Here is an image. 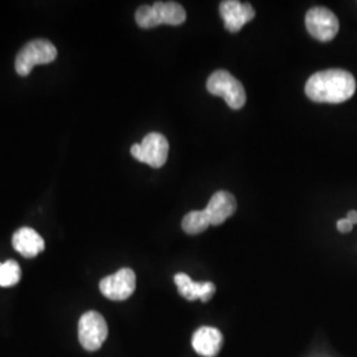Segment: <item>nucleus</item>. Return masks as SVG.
Segmentation results:
<instances>
[{
  "label": "nucleus",
  "mask_w": 357,
  "mask_h": 357,
  "mask_svg": "<svg viewBox=\"0 0 357 357\" xmlns=\"http://www.w3.org/2000/svg\"><path fill=\"white\" fill-rule=\"evenodd\" d=\"M355 77L343 69L321 70L310 77L306 84V96L314 102H345L355 94Z\"/></svg>",
  "instance_id": "obj_1"
},
{
  "label": "nucleus",
  "mask_w": 357,
  "mask_h": 357,
  "mask_svg": "<svg viewBox=\"0 0 357 357\" xmlns=\"http://www.w3.org/2000/svg\"><path fill=\"white\" fill-rule=\"evenodd\" d=\"M57 57V50L51 41L38 38L26 44L16 56L15 69L19 76L26 77L36 65L50 64Z\"/></svg>",
  "instance_id": "obj_2"
},
{
  "label": "nucleus",
  "mask_w": 357,
  "mask_h": 357,
  "mask_svg": "<svg viewBox=\"0 0 357 357\" xmlns=\"http://www.w3.org/2000/svg\"><path fill=\"white\" fill-rule=\"evenodd\" d=\"M206 89L213 96L222 97L233 110L243 109L246 103V93L243 84L228 70L220 69L213 72L206 81Z\"/></svg>",
  "instance_id": "obj_3"
},
{
  "label": "nucleus",
  "mask_w": 357,
  "mask_h": 357,
  "mask_svg": "<svg viewBox=\"0 0 357 357\" xmlns=\"http://www.w3.org/2000/svg\"><path fill=\"white\" fill-rule=\"evenodd\" d=\"M169 144L166 137L159 132L147 134L142 143H135L131 147V155L142 163L153 168L165 166L168 158Z\"/></svg>",
  "instance_id": "obj_4"
},
{
  "label": "nucleus",
  "mask_w": 357,
  "mask_h": 357,
  "mask_svg": "<svg viewBox=\"0 0 357 357\" xmlns=\"http://www.w3.org/2000/svg\"><path fill=\"white\" fill-rule=\"evenodd\" d=\"M107 323L97 311L85 312L78 321V340L86 351H97L107 339Z\"/></svg>",
  "instance_id": "obj_5"
},
{
  "label": "nucleus",
  "mask_w": 357,
  "mask_h": 357,
  "mask_svg": "<svg viewBox=\"0 0 357 357\" xmlns=\"http://www.w3.org/2000/svg\"><path fill=\"white\" fill-rule=\"evenodd\" d=\"M339 20L336 15L326 7H314L306 15V28L312 38L327 43L339 32Z\"/></svg>",
  "instance_id": "obj_6"
},
{
  "label": "nucleus",
  "mask_w": 357,
  "mask_h": 357,
  "mask_svg": "<svg viewBox=\"0 0 357 357\" xmlns=\"http://www.w3.org/2000/svg\"><path fill=\"white\" fill-rule=\"evenodd\" d=\"M137 287V275L131 268L118 270L113 275H109L100 282V290L103 296L110 301L122 302L128 299Z\"/></svg>",
  "instance_id": "obj_7"
},
{
  "label": "nucleus",
  "mask_w": 357,
  "mask_h": 357,
  "mask_svg": "<svg viewBox=\"0 0 357 357\" xmlns=\"http://www.w3.org/2000/svg\"><path fill=\"white\" fill-rule=\"evenodd\" d=\"M220 15L224 20L225 28L236 33L241 31L246 23L255 17V10L250 3H241L238 0H225L220 4Z\"/></svg>",
  "instance_id": "obj_8"
},
{
  "label": "nucleus",
  "mask_w": 357,
  "mask_h": 357,
  "mask_svg": "<svg viewBox=\"0 0 357 357\" xmlns=\"http://www.w3.org/2000/svg\"><path fill=\"white\" fill-rule=\"evenodd\" d=\"M237 209V202L234 196L227 191H218L211 197L209 203L205 208V213L211 225L224 224Z\"/></svg>",
  "instance_id": "obj_9"
},
{
  "label": "nucleus",
  "mask_w": 357,
  "mask_h": 357,
  "mask_svg": "<svg viewBox=\"0 0 357 357\" xmlns=\"http://www.w3.org/2000/svg\"><path fill=\"white\" fill-rule=\"evenodd\" d=\"M174 281L178 286V294L191 302L200 299L202 302L206 303L216 293V286L212 282L192 281L191 278L184 273H178L174 277Z\"/></svg>",
  "instance_id": "obj_10"
},
{
  "label": "nucleus",
  "mask_w": 357,
  "mask_h": 357,
  "mask_svg": "<svg viewBox=\"0 0 357 357\" xmlns=\"http://www.w3.org/2000/svg\"><path fill=\"white\" fill-rule=\"evenodd\" d=\"M222 335L215 327H202L193 333L192 347L200 356L216 357L222 345Z\"/></svg>",
  "instance_id": "obj_11"
},
{
  "label": "nucleus",
  "mask_w": 357,
  "mask_h": 357,
  "mask_svg": "<svg viewBox=\"0 0 357 357\" xmlns=\"http://www.w3.org/2000/svg\"><path fill=\"white\" fill-rule=\"evenodd\" d=\"M13 246L24 258H35L44 250L45 243L36 230L26 227L13 233Z\"/></svg>",
  "instance_id": "obj_12"
},
{
  "label": "nucleus",
  "mask_w": 357,
  "mask_h": 357,
  "mask_svg": "<svg viewBox=\"0 0 357 357\" xmlns=\"http://www.w3.org/2000/svg\"><path fill=\"white\" fill-rule=\"evenodd\" d=\"M159 24L180 26L185 22L187 13L176 1H156L153 4Z\"/></svg>",
  "instance_id": "obj_13"
},
{
  "label": "nucleus",
  "mask_w": 357,
  "mask_h": 357,
  "mask_svg": "<svg viewBox=\"0 0 357 357\" xmlns=\"http://www.w3.org/2000/svg\"><path fill=\"white\" fill-rule=\"evenodd\" d=\"M209 225L211 222L205 211H192L184 216L181 222V228L188 234H200L208 229Z\"/></svg>",
  "instance_id": "obj_14"
},
{
  "label": "nucleus",
  "mask_w": 357,
  "mask_h": 357,
  "mask_svg": "<svg viewBox=\"0 0 357 357\" xmlns=\"http://www.w3.org/2000/svg\"><path fill=\"white\" fill-rule=\"evenodd\" d=\"M22 278V268L13 259L0 264V287H11Z\"/></svg>",
  "instance_id": "obj_15"
},
{
  "label": "nucleus",
  "mask_w": 357,
  "mask_h": 357,
  "mask_svg": "<svg viewBox=\"0 0 357 357\" xmlns=\"http://www.w3.org/2000/svg\"><path fill=\"white\" fill-rule=\"evenodd\" d=\"M135 22L143 29L160 26L153 6H141L135 13Z\"/></svg>",
  "instance_id": "obj_16"
},
{
  "label": "nucleus",
  "mask_w": 357,
  "mask_h": 357,
  "mask_svg": "<svg viewBox=\"0 0 357 357\" xmlns=\"http://www.w3.org/2000/svg\"><path fill=\"white\" fill-rule=\"evenodd\" d=\"M352 228H354V224L347 217L337 221V230L342 233H348L352 230Z\"/></svg>",
  "instance_id": "obj_17"
},
{
  "label": "nucleus",
  "mask_w": 357,
  "mask_h": 357,
  "mask_svg": "<svg viewBox=\"0 0 357 357\" xmlns=\"http://www.w3.org/2000/svg\"><path fill=\"white\" fill-rule=\"evenodd\" d=\"M347 218L355 225L357 224V212L356 211H351V212H348V215H347Z\"/></svg>",
  "instance_id": "obj_18"
}]
</instances>
